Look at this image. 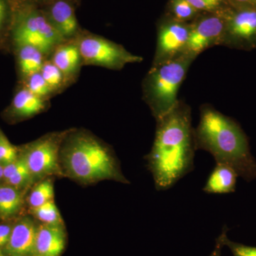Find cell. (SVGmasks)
<instances>
[{
	"label": "cell",
	"instance_id": "6da1fadb",
	"mask_svg": "<svg viewBox=\"0 0 256 256\" xmlns=\"http://www.w3.org/2000/svg\"><path fill=\"white\" fill-rule=\"evenodd\" d=\"M156 121V137L146 158L156 190L165 191L194 169L196 148L191 108L180 100Z\"/></svg>",
	"mask_w": 256,
	"mask_h": 256
},
{
	"label": "cell",
	"instance_id": "7a4b0ae2",
	"mask_svg": "<svg viewBox=\"0 0 256 256\" xmlns=\"http://www.w3.org/2000/svg\"><path fill=\"white\" fill-rule=\"evenodd\" d=\"M194 137L196 150L208 152L216 163L228 165L248 182L256 180V160L246 134L236 121L204 104L200 108Z\"/></svg>",
	"mask_w": 256,
	"mask_h": 256
},
{
	"label": "cell",
	"instance_id": "3957f363",
	"mask_svg": "<svg viewBox=\"0 0 256 256\" xmlns=\"http://www.w3.org/2000/svg\"><path fill=\"white\" fill-rule=\"evenodd\" d=\"M66 142L64 162L74 178L85 182L102 180L128 182L112 152L96 138L80 132L70 134Z\"/></svg>",
	"mask_w": 256,
	"mask_h": 256
},
{
	"label": "cell",
	"instance_id": "277c9868",
	"mask_svg": "<svg viewBox=\"0 0 256 256\" xmlns=\"http://www.w3.org/2000/svg\"><path fill=\"white\" fill-rule=\"evenodd\" d=\"M196 58L184 53L174 60L151 66L142 82V96L156 120L178 105V90Z\"/></svg>",
	"mask_w": 256,
	"mask_h": 256
},
{
	"label": "cell",
	"instance_id": "5b68a950",
	"mask_svg": "<svg viewBox=\"0 0 256 256\" xmlns=\"http://www.w3.org/2000/svg\"><path fill=\"white\" fill-rule=\"evenodd\" d=\"M15 46L31 45L38 48L48 58L56 47L65 42L54 28L44 11L26 8L16 18L12 30Z\"/></svg>",
	"mask_w": 256,
	"mask_h": 256
},
{
	"label": "cell",
	"instance_id": "8992f818",
	"mask_svg": "<svg viewBox=\"0 0 256 256\" xmlns=\"http://www.w3.org/2000/svg\"><path fill=\"white\" fill-rule=\"evenodd\" d=\"M84 66H96L119 70L128 64L141 63L140 56L133 54L122 45L86 31L76 37Z\"/></svg>",
	"mask_w": 256,
	"mask_h": 256
},
{
	"label": "cell",
	"instance_id": "52a82bcc",
	"mask_svg": "<svg viewBox=\"0 0 256 256\" xmlns=\"http://www.w3.org/2000/svg\"><path fill=\"white\" fill-rule=\"evenodd\" d=\"M225 30L220 46L252 50L256 48V6H230L224 12Z\"/></svg>",
	"mask_w": 256,
	"mask_h": 256
},
{
	"label": "cell",
	"instance_id": "ba28073f",
	"mask_svg": "<svg viewBox=\"0 0 256 256\" xmlns=\"http://www.w3.org/2000/svg\"><path fill=\"white\" fill-rule=\"evenodd\" d=\"M192 23L170 18L158 28L156 46L152 66L169 62L186 52Z\"/></svg>",
	"mask_w": 256,
	"mask_h": 256
},
{
	"label": "cell",
	"instance_id": "9c48e42d",
	"mask_svg": "<svg viewBox=\"0 0 256 256\" xmlns=\"http://www.w3.org/2000/svg\"><path fill=\"white\" fill-rule=\"evenodd\" d=\"M224 12L201 13L198 15V18L192 22L185 53L190 54L196 58L208 48L220 46L225 30Z\"/></svg>",
	"mask_w": 256,
	"mask_h": 256
},
{
	"label": "cell",
	"instance_id": "30bf717a",
	"mask_svg": "<svg viewBox=\"0 0 256 256\" xmlns=\"http://www.w3.org/2000/svg\"><path fill=\"white\" fill-rule=\"evenodd\" d=\"M64 134H50L26 146L22 154L32 176H46L60 171L58 156Z\"/></svg>",
	"mask_w": 256,
	"mask_h": 256
},
{
	"label": "cell",
	"instance_id": "8fae6325",
	"mask_svg": "<svg viewBox=\"0 0 256 256\" xmlns=\"http://www.w3.org/2000/svg\"><path fill=\"white\" fill-rule=\"evenodd\" d=\"M44 12L64 41L76 38L82 31L75 10L67 0H52Z\"/></svg>",
	"mask_w": 256,
	"mask_h": 256
},
{
	"label": "cell",
	"instance_id": "7c38bea8",
	"mask_svg": "<svg viewBox=\"0 0 256 256\" xmlns=\"http://www.w3.org/2000/svg\"><path fill=\"white\" fill-rule=\"evenodd\" d=\"M48 58L63 73L68 86L77 80L80 69L84 66L76 38L60 43Z\"/></svg>",
	"mask_w": 256,
	"mask_h": 256
},
{
	"label": "cell",
	"instance_id": "4fadbf2b",
	"mask_svg": "<svg viewBox=\"0 0 256 256\" xmlns=\"http://www.w3.org/2000/svg\"><path fill=\"white\" fill-rule=\"evenodd\" d=\"M66 246V234L62 225L43 224L37 228L33 255L60 256Z\"/></svg>",
	"mask_w": 256,
	"mask_h": 256
},
{
	"label": "cell",
	"instance_id": "5bb4252c",
	"mask_svg": "<svg viewBox=\"0 0 256 256\" xmlns=\"http://www.w3.org/2000/svg\"><path fill=\"white\" fill-rule=\"evenodd\" d=\"M37 228L30 218H24L15 224L12 229L8 254L12 256H26L33 254Z\"/></svg>",
	"mask_w": 256,
	"mask_h": 256
},
{
	"label": "cell",
	"instance_id": "9a60e30c",
	"mask_svg": "<svg viewBox=\"0 0 256 256\" xmlns=\"http://www.w3.org/2000/svg\"><path fill=\"white\" fill-rule=\"evenodd\" d=\"M48 104L50 101L37 97L22 86L13 98L10 112L18 118H28L46 110Z\"/></svg>",
	"mask_w": 256,
	"mask_h": 256
},
{
	"label": "cell",
	"instance_id": "2e32d148",
	"mask_svg": "<svg viewBox=\"0 0 256 256\" xmlns=\"http://www.w3.org/2000/svg\"><path fill=\"white\" fill-rule=\"evenodd\" d=\"M236 172L228 165L216 163L214 168L207 178L203 191L212 194L234 193L236 188Z\"/></svg>",
	"mask_w": 256,
	"mask_h": 256
},
{
	"label": "cell",
	"instance_id": "e0dca14e",
	"mask_svg": "<svg viewBox=\"0 0 256 256\" xmlns=\"http://www.w3.org/2000/svg\"><path fill=\"white\" fill-rule=\"evenodd\" d=\"M16 62L22 80L40 72L46 56L42 50L31 45L16 46Z\"/></svg>",
	"mask_w": 256,
	"mask_h": 256
},
{
	"label": "cell",
	"instance_id": "ac0fdd59",
	"mask_svg": "<svg viewBox=\"0 0 256 256\" xmlns=\"http://www.w3.org/2000/svg\"><path fill=\"white\" fill-rule=\"evenodd\" d=\"M22 204V196L18 188L9 184L0 185V215L10 216L16 214Z\"/></svg>",
	"mask_w": 256,
	"mask_h": 256
},
{
	"label": "cell",
	"instance_id": "d6986e66",
	"mask_svg": "<svg viewBox=\"0 0 256 256\" xmlns=\"http://www.w3.org/2000/svg\"><path fill=\"white\" fill-rule=\"evenodd\" d=\"M40 73L55 96L68 86L63 73L50 58L45 60Z\"/></svg>",
	"mask_w": 256,
	"mask_h": 256
},
{
	"label": "cell",
	"instance_id": "ffe728a7",
	"mask_svg": "<svg viewBox=\"0 0 256 256\" xmlns=\"http://www.w3.org/2000/svg\"><path fill=\"white\" fill-rule=\"evenodd\" d=\"M170 18L181 22L192 23L201 14L186 0H170Z\"/></svg>",
	"mask_w": 256,
	"mask_h": 256
},
{
	"label": "cell",
	"instance_id": "44dd1931",
	"mask_svg": "<svg viewBox=\"0 0 256 256\" xmlns=\"http://www.w3.org/2000/svg\"><path fill=\"white\" fill-rule=\"evenodd\" d=\"M54 190L50 180H44L32 190L28 197V204L32 210L38 208L47 202L54 200Z\"/></svg>",
	"mask_w": 256,
	"mask_h": 256
},
{
	"label": "cell",
	"instance_id": "7402d4cb",
	"mask_svg": "<svg viewBox=\"0 0 256 256\" xmlns=\"http://www.w3.org/2000/svg\"><path fill=\"white\" fill-rule=\"evenodd\" d=\"M22 82L24 86L26 87L37 97L41 98L44 100L50 101V99L55 96L45 82L40 72L30 76Z\"/></svg>",
	"mask_w": 256,
	"mask_h": 256
},
{
	"label": "cell",
	"instance_id": "603a6c76",
	"mask_svg": "<svg viewBox=\"0 0 256 256\" xmlns=\"http://www.w3.org/2000/svg\"><path fill=\"white\" fill-rule=\"evenodd\" d=\"M35 216L42 223L50 225H62V216L54 200L34 208Z\"/></svg>",
	"mask_w": 256,
	"mask_h": 256
},
{
	"label": "cell",
	"instance_id": "cb8c5ba5",
	"mask_svg": "<svg viewBox=\"0 0 256 256\" xmlns=\"http://www.w3.org/2000/svg\"><path fill=\"white\" fill-rule=\"evenodd\" d=\"M200 13L224 12L230 6L227 0H186Z\"/></svg>",
	"mask_w": 256,
	"mask_h": 256
},
{
	"label": "cell",
	"instance_id": "d4e9b609",
	"mask_svg": "<svg viewBox=\"0 0 256 256\" xmlns=\"http://www.w3.org/2000/svg\"><path fill=\"white\" fill-rule=\"evenodd\" d=\"M228 230V228L225 226L222 230L223 242L224 246L228 248L233 256H256V247L232 242L227 236Z\"/></svg>",
	"mask_w": 256,
	"mask_h": 256
},
{
	"label": "cell",
	"instance_id": "484cf974",
	"mask_svg": "<svg viewBox=\"0 0 256 256\" xmlns=\"http://www.w3.org/2000/svg\"><path fill=\"white\" fill-rule=\"evenodd\" d=\"M18 158V149L0 131V164L5 166L15 161Z\"/></svg>",
	"mask_w": 256,
	"mask_h": 256
},
{
	"label": "cell",
	"instance_id": "4316f807",
	"mask_svg": "<svg viewBox=\"0 0 256 256\" xmlns=\"http://www.w3.org/2000/svg\"><path fill=\"white\" fill-rule=\"evenodd\" d=\"M28 170L30 171L26 160L23 156H21L12 162L4 166V176H3V178H4V180H6L12 178V176L18 174V173L28 171Z\"/></svg>",
	"mask_w": 256,
	"mask_h": 256
},
{
	"label": "cell",
	"instance_id": "83f0119b",
	"mask_svg": "<svg viewBox=\"0 0 256 256\" xmlns=\"http://www.w3.org/2000/svg\"><path fill=\"white\" fill-rule=\"evenodd\" d=\"M32 178L31 172L28 170V171L18 173V174L12 176L8 180H5V182H6V184H9L13 188H18L30 182Z\"/></svg>",
	"mask_w": 256,
	"mask_h": 256
},
{
	"label": "cell",
	"instance_id": "f1b7e54d",
	"mask_svg": "<svg viewBox=\"0 0 256 256\" xmlns=\"http://www.w3.org/2000/svg\"><path fill=\"white\" fill-rule=\"evenodd\" d=\"M8 16V6L5 0H0V37L2 35Z\"/></svg>",
	"mask_w": 256,
	"mask_h": 256
},
{
	"label": "cell",
	"instance_id": "f546056e",
	"mask_svg": "<svg viewBox=\"0 0 256 256\" xmlns=\"http://www.w3.org/2000/svg\"><path fill=\"white\" fill-rule=\"evenodd\" d=\"M12 229V228L9 225H6V224L0 225V248L6 246V244L9 242Z\"/></svg>",
	"mask_w": 256,
	"mask_h": 256
},
{
	"label": "cell",
	"instance_id": "4dcf8cb0",
	"mask_svg": "<svg viewBox=\"0 0 256 256\" xmlns=\"http://www.w3.org/2000/svg\"><path fill=\"white\" fill-rule=\"evenodd\" d=\"M224 246L223 242V232L220 234V236L216 240V244L213 252L210 256H222V248Z\"/></svg>",
	"mask_w": 256,
	"mask_h": 256
},
{
	"label": "cell",
	"instance_id": "1f68e13d",
	"mask_svg": "<svg viewBox=\"0 0 256 256\" xmlns=\"http://www.w3.org/2000/svg\"><path fill=\"white\" fill-rule=\"evenodd\" d=\"M227 2L233 6H256V0H227Z\"/></svg>",
	"mask_w": 256,
	"mask_h": 256
},
{
	"label": "cell",
	"instance_id": "d6a6232c",
	"mask_svg": "<svg viewBox=\"0 0 256 256\" xmlns=\"http://www.w3.org/2000/svg\"><path fill=\"white\" fill-rule=\"evenodd\" d=\"M3 176H4V166L0 164V180L3 178Z\"/></svg>",
	"mask_w": 256,
	"mask_h": 256
},
{
	"label": "cell",
	"instance_id": "836d02e7",
	"mask_svg": "<svg viewBox=\"0 0 256 256\" xmlns=\"http://www.w3.org/2000/svg\"><path fill=\"white\" fill-rule=\"evenodd\" d=\"M34 1H36V0H34Z\"/></svg>",
	"mask_w": 256,
	"mask_h": 256
},
{
	"label": "cell",
	"instance_id": "e575fe53",
	"mask_svg": "<svg viewBox=\"0 0 256 256\" xmlns=\"http://www.w3.org/2000/svg\"></svg>",
	"mask_w": 256,
	"mask_h": 256
}]
</instances>
